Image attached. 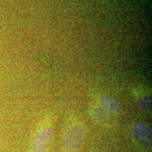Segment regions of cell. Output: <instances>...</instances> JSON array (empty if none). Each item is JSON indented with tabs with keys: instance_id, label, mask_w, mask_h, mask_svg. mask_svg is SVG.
Wrapping results in <instances>:
<instances>
[{
	"instance_id": "1",
	"label": "cell",
	"mask_w": 152,
	"mask_h": 152,
	"mask_svg": "<svg viewBox=\"0 0 152 152\" xmlns=\"http://www.w3.org/2000/svg\"><path fill=\"white\" fill-rule=\"evenodd\" d=\"M84 140V129L80 123H71L66 129L63 141L64 152H78Z\"/></svg>"
},
{
	"instance_id": "2",
	"label": "cell",
	"mask_w": 152,
	"mask_h": 152,
	"mask_svg": "<svg viewBox=\"0 0 152 152\" xmlns=\"http://www.w3.org/2000/svg\"><path fill=\"white\" fill-rule=\"evenodd\" d=\"M132 140L134 143L144 149L151 147V130L149 125L142 122H136L131 129Z\"/></svg>"
},
{
	"instance_id": "3",
	"label": "cell",
	"mask_w": 152,
	"mask_h": 152,
	"mask_svg": "<svg viewBox=\"0 0 152 152\" xmlns=\"http://www.w3.org/2000/svg\"><path fill=\"white\" fill-rule=\"evenodd\" d=\"M53 130L48 123L44 125L34 137L31 145L32 152H46L52 142Z\"/></svg>"
},
{
	"instance_id": "4",
	"label": "cell",
	"mask_w": 152,
	"mask_h": 152,
	"mask_svg": "<svg viewBox=\"0 0 152 152\" xmlns=\"http://www.w3.org/2000/svg\"><path fill=\"white\" fill-rule=\"evenodd\" d=\"M89 111L91 117L95 122L102 126H112L116 122L118 117V115H115L108 111L107 110L99 106L94 101L90 104Z\"/></svg>"
},
{
	"instance_id": "5",
	"label": "cell",
	"mask_w": 152,
	"mask_h": 152,
	"mask_svg": "<svg viewBox=\"0 0 152 152\" xmlns=\"http://www.w3.org/2000/svg\"><path fill=\"white\" fill-rule=\"evenodd\" d=\"M132 93L137 105L140 110L149 112L151 109V94L149 89L143 86H137L132 89Z\"/></svg>"
},
{
	"instance_id": "6",
	"label": "cell",
	"mask_w": 152,
	"mask_h": 152,
	"mask_svg": "<svg viewBox=\"0 0 152 152\" xmlns=\"http://www.w3.org/2000/svg\"><path fill=\"white\" fill-rule=\"evenodd\" d=\"M94 102L108 111L115 115H119L121 111V104L115 98L108 95H102L95 99Z\"/></svg>"
}]
</instances>
